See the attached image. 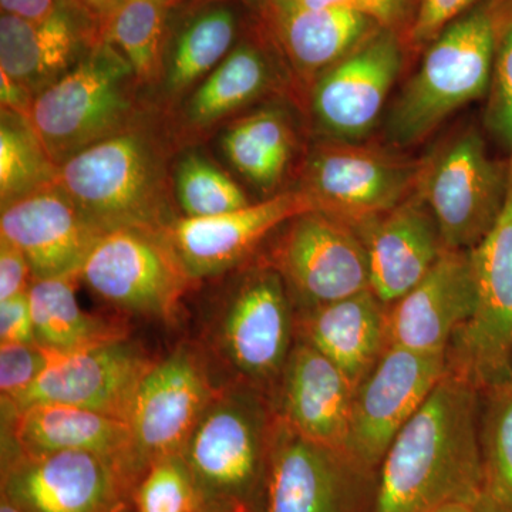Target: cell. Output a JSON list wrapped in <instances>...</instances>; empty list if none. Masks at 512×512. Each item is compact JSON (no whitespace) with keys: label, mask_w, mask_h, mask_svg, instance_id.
<instances>
[{"label":"cell","mask_w":512,"mask_h":512,"mask_svg":"<svg viewBox=\"0 0 512 512\" xmlns=\"http://www.w3.org/2000/svg\"><path fill=\"white\" fill-rule=\"evenodd\" d=\"M237 512H249L248 510H239Z\"/></svg>","instance_id":"obj_49"},{"label":"cell","mask_w":512,"mask_h":512,"mask_svg":"<svg viewBox=\"0 0 512 512\" xmlns=\"http://www.w3.org/2000/svg\"><path fill=\"white\" fill-rule=\"evenodd\" d=\"M481 392L448 372L397 434L379 473L372 512H437L478 504Z\"/></svg>","instance_id":"obj_1"},{"label":"cell","mask_w":512,"mask_h":512,"mask_svg":"<svg viewBox=\"0 0 512 512\" xmlns=\"http://www.w3.org/2000/svg\"><path fill=\"white\" fill-rule=\"evenodd\" d=\"M498 23V0H484L431 43L390 109L387 133L393 143H421L461 107L488 93Z\"/></svg>","instance_id":"obj_3"},{"label":"cell","mask_w":512,"mask_h":512,"mask_svg":"<svg viewBox=\"0 0 512 512\" xmlns=\"http://www.w3.org/2000/svg\"><path fill=\"white\" fill-rule=\"evenodd\" d=\"M308 8L349 10L362 13L382 28L394 29L406 18L409 0H292Z\"/></svg>","instance_id":"obj_39"},{"label":"cell","mask_w":512,"mask_h":512,"mask_svg":"<svg viewBox=\"0 0 512 512\" xmlns=\"http://www.w3.org/2000/svg\"><path fill=\"white\" fill-rule=\"evenodd\" d=\"M154 360L130 338L59 353L52 365L5 410L36 403L82 407L127 421L134 397Z\"/></svg>","instance_id":"obj_17"},{"label":"cell","mask_w":512,"mask_h":512,"mask_svg":"<svg viewBox=\"0 0 512 512\" xmlns=\"http://www.w3.org/2000/svg\"><path fill=\"white\" fill-rule=\"evenodd\" d=\"M261 261L284 279L296 311L370 289L366 249L356 229L322 211L282 225Z\"/></svg>","instance_id":"obj_12"},{"label":"cell","mask_w":512,"mask_h":512,"mask_svg":"<svg viewBox=\"0 0 512 512\" xmlns=\"http://www.w3.org/2000/svg\"><path fill=\"white\" fill-rule=\"evenodd\" d=\"M470 256L476 302L451 339L446 362L448 372L483 392L512 379V157L503 211Z\"/></svg>","instance_id":"obj_8"},{"label":"cell","mask_w":512,"mask_h":512,"mask_svg":"<svg viewBox=\"0 0 512 512\" xmlns=\"http://www.w3.org/2000/svg\"><path fill=\"white\" fill-rule=\"evenodd\" d=\"M80 281L121 312L170 320L195 284L164 229L107 232L80 271Z\"/></svg>","instance_id":"obj_10"},{"label":"cell","mask_w":512,"mask_h":512,"mask_svg":"<svg viewBox=\"0 0 512 512\" xmlns=\"http://www.w3.org/2000/svg\"><path fill=\"white\" fill-rule=\"evenodd\" d=\"M239 19L224 0L195 3L178 25L171 23L163 80L171 99L188 96L238 43Z\"/></svg>","instance_id":"obj_27"},{"label":"cell","mask_w":512,"mask_h":512,"mask_svg":"<svg viewBox=\"0 0 512 512\" xmlns=\"http://www.w3.org/2000/svg\"><path fill=\"white\" fill-rule=\"evenodd\" d=\"M72 2L99 26L100 32H103L107 20L126 0H72Z\"/></svg>","instance_id":"obj_44"},{"label":"cell","mask_w":512,"mask_h":512,"mask_svg":"<svg viewBox=\"0 0 512 512\" xmlns=\"http://www.w3.org/2000/svg\"><path fill=\"white\" fill-rule=\"evenodd\" d=\"M0 512H25L18 505L13 504L5 495L0 494Z\"/></svg>","instance_id":"obj_46"},{"label":"cell","mask_w":512,"mask_h":512,"mask_svg":"<svg viewBox=\"0 0 512 512\" xmlns=\"http://www.w3.org/2000/svg\"><path fill=\"white\" fill-rule=\"evenodd\" d=\"M136 86L130 63L101 39L62 79L36 94L26 120L60 165L133 124Z\"/></svg>","instance_id":"obj_5"},{"label":"cell","mask_w":512,"mask_h":512,"mask_svg":"<svg viewBox=\"0 0 512 512\" xmlns=\"http://www.w3.org/2000/svg\"><path fill=\"white\" fill-rule=\"evenodd\" d=\"M446 373V355L387 346L372 372L356 387L346 453L367 470L379 473L397 434Z\"/></svg>","instance_id":"obj_15"},{"label":"cell","mask_w":512,"mask_h":512,"mask_svg":"<svg viewBox=\"0 0 512 512\" xmlns=\"http://www.w3.org/2000/svg\"><path fill=\"white\" fill-rule=\"evenodd\" d=\"M476 302L470 251L444 249L433 268L399 301L387 306V346L446 355Z\"/></svg>","instance_id":"obj_19"},{"label":"cell","mask_w":512,"mask_h":512,"mask_svg":"<svg viewBox=\"0 0 512 512\" xmlns=\"http://www.w3.org/2000/svg\"><path fill=\"white\" fill-rule=\"evenodd\" d=\"M32 281V269L22 249L0 237V302L28 292Z\"/></svg>","instance_id":"obj_40"},{"label":"cell","mask_w":512,"mask_h":512,"mask_svg":"<svg viewBox=\"0 0 512 512\" xmlns=\"http://www.w3.org/2000/svg\"><path fill=\"white\" fill-rule=\"evenodd\" d=\"M353 228L365 245L370 291L386 306L419 284L446 249L417 188L393 210Z\"/></svg>","instance_id":"obj_22"},{"label":"cell","mask_w":512,"mask_h":512,"mask_svg":"<svg viewBox=\"0 0 512 512\" xmlns=\"http://www.w3.org/2000/svg\"><path fill=\"white\" fill-rule=\"evenodd\" d=\"M242 3L248 5L249 8H254L259 10V6H261L262 0H241Z\"/></svg>","instance_id":"obj_47"},{"label":"cell","mask_w":512,"mask_h":512,"mask_svg":"<svg viewBox=\"0 0 512 512\" xmlns=\"http://www.w3.org/2000/svg\"><path fill=\"white\" fill-rule=\"evenodd\" d=\"M259 12L296 77L309 89L320 74L382 28L362 13L308 8L292 0H262Z\"/></svg>","instance_id":"obj_24"},{"label":"cell","mask_w":512,"mask_h":512,"mask_svg":"<svg viewBox=\"0 0 512 512\" xmlns=\"http://www.w3.org/2000/svg\"><path fill=\"white\" fill-rule=\"evenodd\" d=\"M107 231L55 184L2 208L0 237L22 249L36 279L80 274Z\"/></svg>","instance_id":"obj_20"},{"label":"cell","mask_w":512,"mask_h":512,"mask_svg":"<svg viewBox=\"0 0 512 512\" xmlns=\"http://www.w3.org/2000/svg\"><path fill=\"white\" fill-rule=\"evenodd\" d=\"M355 390L328 357L296 339L271 400L275 416L293 431L346 451Z\"/></svg>","instance_id":"obj_21"},{"label":"cell","mask_w":512,"mask_h":512,"mask_svg":"<svg viewBox=\"0 0 512 512\" xmlns=\"http://www.w3.org/2000/svg\"><path fill=\"white\" fill-rule=\"evenodd\" d=\"M275 413V412H274ZM377 473L274 417L264 481L249 512H372Z\"/></svg>","instance_id":"obj_7"},{"label":"cell","mask_w":512,"mask_h":512,"mask_svg":"<svg viewBox=\"0 0 512 512\" xmlns=\"http://www.w3.org/2000/svg\"><path fill=\"white\" fill-rule=\"evenodd\" d=\"M293 150L291 121L275 107L239 117L222 137V151L229 163L262 191H274L282 183Z\"/></svg>","instance_id":"obj_30"},{"label":"cell","mask_w":512,"mask_h":512,"mask_svg":"<svg viewBox=\"0 0 512 512\" xmlns=\"http://www.w3.org/2000/svg\"><path fill=\"white\" fill-rule=\"evenodd\" d=\"M238 511H239V510H238ZM198 512H222V511H217V510H208V508H201V510H200V511H198ZM235 512H237V511H235Z\"/></svg>","instance_id":"obj_48"},{"label":"cell","mask_w":512,"mask_h":512,"mask_svg":"<svg viewBox=\"0 0 512 512\" xmlns=\"http://www.w3.org/2000/svg\"><path fill=\"white\" fill-rule=\"evenodd\" d=\"M59 353L37 342L0 345L2 403H13L22 396L52 365Z\"/></svg>","instance_id":"obj_37"},{"label":"cell","mask_w":512,"mask_h":512,"mask_svg":"<svg viewBox=\"0 0 512 512\" xmlns=\"http://www.w3.org/2000/svg\"><path fill=\"white\" fill-rule=\"evenodd\" d=\"M423 161L359 141L326 140L306 158L299 190L316 211L352 227L380 217L416 191Z\"/></svg>","instance_id":"obj_11"},{"label":"cell","mask_w":512,"mask_h":512,"mask_svg":"<svg viewBox=\"0 0 512 512\" xmlns=\"http://www.w3.org/2000/svg\"><path fill=\"white\" fill-rule=\"evenodd\" d=\"M437 512H480L477 505L467 503H454L446 505Z\"/></svg>","instance_id":"obj_45"},{"label":"cell","mask_w":512,"mask_h":512,"mask_svg":"<svg viewBox=\"0 0 512 512\" xmlns=\"http://www.w3.org/2000/svg\"><path fill=\"white\" fill-rule=\"evenodd\" d=\"M101 32L72 0H62L52 15L28 20L0 16V72L33 96L62 79L96 43Z\"/></svg>","instance_id":"obj_23"},{"label":"cell","mask_w":512,"mask_h":512,"mask_svg":"<svg viewBox=\"0 0 512 512\" xmlns=\"http://www.w3.org/2000/svg\"><path fill=\"white\" fill-rule=\"evenodd\" d=\"M274 417L269 394L237 382L218 387L183 451L202 508L249 511L264 481Z\"/></svg>","instance_id":"obj_4"},{"label":"cell","mask_w":512,"mask_h":512,"mask_svg":"<svg viewBox=\"0 0 512 512\" xmlns=\"http://www.w3.org/2000/svg\"><path fill=\"white\" fill-rule=\"evenodd\" d=\"M275 70L261 46L239 40L228 56L187 99L184 116L194 130L214 127L264 97L274 87Z\"/></svg>","instance_id":"obj_29"},{"label":"cell","mask_w":512,"mask_h":512,"mask_svg":"<svg viewBox=\"0 0 512 512\" xmlns=\"http://www.w3.org/2000/svg\"><path fill=\"white\" fill-rule=\"evenodd\" d=\"M386 313L387 306L367 289L296 311V339L328 357L356 389L387 348Z\"/></svg>","instance_id":"obj_26"},{"label":"cell","mask_w":512,"mask_h":512,"mask_svg":"<svg viewBox=\"0 0 512 512\" xmlns=\"http://www.w3.org/2000/svg\"><path fill=\"white\" fill-rule=\"evenodd\" d=\"M137 481L92 451L3 454L2 495L25 512H130Z\"/></svg>","instance_id":"obj_13"},{"label":"cell","mask_w":512,"mask_h":512,"mask_svg":"<svg viewBox=\"0 0 512 512\" xmlns=\"http://www.w3.org/2000/svg\"><path fill=\"white\" fill-rule=\"evenodd\" d=\"M62 0H0L2 13L28 20L45 19Z\"/></svg>","instance_id":"obj_43"},{"label":"cell","mask_w":512,"mask_h":512,"mask_svg":"<svg viewBox=\"0 0 512 512\" xmlns=\"http://www.w3.org/2000/svg\"><path fill=\"white\" fill-rule=\"evenodd\" d=\"M478 0H419L407 42L413 50L430 46L454 20L477 5Z\"/></svg>","instance_id":"obj_38"},{"label":"cell","mask_w":512,"mask_h":512,"mask_svg":"<svg viewBox=\"0 0 512 512\" xmlns=\"http://www.w3.org/2000/svg\"><path fill=\"white\" fill-rule=\"evenodd\" d=\"M293 306L284 279L264 261L242 272L212 328L215 355L232 382L274 393L295 345Z\"/></svg>","instance_id":"obj_6"},{"label":"cell","mask_w":512,"mask_h":512,"mask_svg":"<svg viewBox=\"0 0 512 512\" xmlns=\"http://www.w3.org/2000/svg\"><path fill=\"white\" fill-rule=\"evenodd\" d=\"M402 66L396 30L377 29L312 84L309 101L316 126L328 140H362L382 116Z\"/></svg>","instance_id":"obj_16"},{"label":"cell","mask_w":512,"mask_h":512,"mask_svg":"<svg viewBox=\"0 0 512 512\" xmlns=\"http://www.w3.org/2000/svg\"><path fill=\"white\" fill-rule=\"evenodd\" d=\"M3 413L8 414V436L6 444L3 443V454L92 451L121 461L134 477L130 467L131 431L127 421L59 403L30 404L15 412L3 409Z\"/></svg>","instance_id":"obj_25"},{"label":"cell","mask_w":512,"mask_h":512,"mask_svg":"<svg viewBox=\"0 0 512 512\" xmlns=\"http://www.w3.org/2000/svg\"><path fill=\"white\" fill-rule=\"evenodd\" d=\"M497 49L485 121L512 157V0H498Z\"/></svg>","instance_id":"obj_36"},{"label":"cell","mask_w":512,"mask_h":512,"mask_svg":"<svg viewBox=\"0 0 512 512\" xmlns=\"http://www.w3.org/2000/svg\"><path fill=\"white\" fill-rule=\"evenodd\" d=\"M218 392L200 350L181 345L148 370L128 414L130 467L141 478L161 458L183 454L185 444Z\"/></svg>","instance_id":"obj_14"},{"label":"cell","mask_w":512,"mask_h":512,"mask_svg":"<svg viewBox=\"0 0 512 512\" xmlns=\"http://www.w3.org/2000/svg\"><path fill=\"white\" fill-rule=\"evenodd\" d=\"M136 512H198L200 495L183 454L161 458L141 478L133 494Z\"/></svg>","instance_id":"obj_35"},{"label":"cell","mask_w":512,"mask_h":512,"mask_svg":"<svg viewBox=\"0 0 512 512\" xmlns=\"http://www.w3.org/2000/svg\"><path fill=\"white\" fill-rule=\"evenodd\" d=\"M164 148L131 124L59 165L56 184L104 231L167 228L170 181Z\"/></svg>","instance_id":"obj_2"},{"label":"cell","mask_w":512,"mask_h":512,"mask_svg":"<svg viewBox=\"0 0 512 512\" xmlns=\"http://www.w3.org/2000/svg\"><path fill=\"white\" fill-rule=\"evenodd\" d=\"M510 161L488 154L483 137L470 127L423 160L417 191L429 205L446 249L477 247L503 211Z\"/></svg>","instance_id":"obj_9"},{"label":"cell","mask_w":512,"mask_h":512,"mask_svg":"<svg viewBox=\"0 0 512 512\" xmlns=\"http://www.w3.org/2000/svg\"><path fill=\"white\" fill-rule=\"evenodd\" d=\"M174 188L175 198L187 218L215 217L251 204L228 174L200 154H188L180 161Z\"/></svg>","instance_id":"obj_34"},{"label":"cell","mask_w":512,"mask_h":512,"mask_svg":"<svg viewBox=\"0 0 512 512\" xmlns=\"http://www.w3.org/2000/svg\"><path fill=\"white\" fill-rule=\"evenodd\" d=\"M181 0H126L101 37L130 63L140 86L160 82L174 10Z\"/></svg>","instance_id":"obj_31"},{"label":"cell","mask_w":512,"mask_h":512,"mask_svg":"<svg viewBox=\"0 0 512 512\" xmlns=\"http://www.w3.org/2000/svg\"><path fill=\"white\" fill-rule=\"evenodd\" d=\"M480 512H512V379L481 392Z\"/></svg>","instance_id":"obj_32"},{"label":"cell","mask_w":512,"mask_h":512,"mask_svg":"<svg viewBox=\"0 0 512 512\" xmlns=\"http://www.w3.org/2000/svg\"><path fill=\"white\" fill-rule=\"evenodd\" d=\"M59 165L49 156L25 117L2 110L0 119V204L29 197L56 184Z\"/></svg>","instance_id":"obj_33"},{"label":"cell","mask_w":512,"mask_h":512,"mask_svg":"<svg viewBox=\"0 0 512 512\" xmlns=\"http://www.w3.org/2000/svg\"><path fill=\"white\" fill-rule=\"evenodd\" d=\"M36 342L28 292L0 302V345Z\"/></svg>","instance_id":"obj_41"},{"label":"cell","mask_w":512,"mask_h":512,"mask_svg":"<svg viewBox=\"0 0 512 512\" xmlns=\"http://www.w3.org/2000/svg\"><path fill=\"white\" fill-rule=\"evenodd\" d=\"M33 96L28 89L8 74L0 72V100H2V110L12 111L19 116L28 119L30 106H32Z\"/></svg>","instance_id":"obj_42"},{"label":"cell","mask_w":512,"mask_h":512,"mask_svg":"<svg viewBox=\"0 0 512 512\" xmlns=\"http://www.w3.org/2000/svg\"><path fill=\"white\" fill-rule=\"evenodd\" d=\"M315 207L299 190L207 218L177 217L165 235L195 282L224 274L241 264L258 245L292 218Z\"/></svg>","instance_id":"obj_18"},{"label":"cell","mask_w":512,"mask_h":512,"mask_svg":"<svg viewBox=\"0 0 512 512\" xmlns=\"http://www.w3.org/2000/svg\"><path fill=\"white\" fill-rule=\"evenodd\" d=\"M80 274L36 279L28 289L36 342L55 352H76L128 338V326L83 311L76 296Z\"/></svg>","instance_id":"obj_28"}]
</instances>
